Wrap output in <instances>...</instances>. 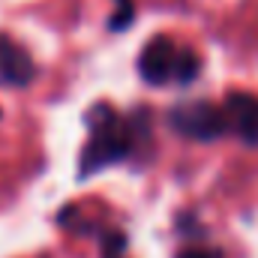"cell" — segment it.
Masks as SVG:
<instances>
[{
  "label": "cell",
  "instance_id": "ba28073f",
  "mask_svg": "<svg viewBox=\"0 0 258 258\" xmlns=\"http://www.w3.org/2000/svg\"><path fill=\"white\" fill-rule=\"evenodd\" d=\"M123 246H126L123 234H108V240H105V258H117L123 252Z\"/></svg>",
  "mask_w": 258,
  "mask_h": 258
},
{
  "label": "cell",
  "instance_id": "9c48e42d",
  "mask_svg": "<svg viewBox=\"0 0 258 258\" xmlns=\"http://www.w3.org/2000/svg\"><path fill=\"white\" fill-rule=\"evenodd\" d=\"M177 258H219V252H210V249H183Z\"/></svg>",
  "mask_w": 258,
  "mask_h": 258
},
{
  "label": "cell",
  "instance_id": "5b68a950",
  "mask_svg": "<svg viewBox=\"0 0 258 258\" xmlns=\"http://www.w3.org/2000/svg\"><path fill=\"white\" fill-rule=\"evenodd\" d=\"M33 75H36V66L30 60V54L18 42L0 33V81L21 87V84H30Z\"/></svg>",
  "mask_w": 258,
  "mask_h": 258
},
{
  "label": "cell",
  "instance_id": "8992f818",
  "mask_svg": "<svg viewBox=\"0 0 258 258\" xmlns=\"http://www.w3.org/2000/svg\"><path fill=\"white\" fill-rule=\"evenodd\" d=\"M198 54L195 51H177V66H174V78L180 81V84H189L195 75H198Z\"/></svg>",
  "mask_w": 258,
  "mask_h": 258
},
{
  "label": "cell",
  "instance_id": "3957f363",
  "mask_svg": "<svg viewBox=\"0 0 258 258\" xmlns=\"http://www.w3.org/2000/svg\"><path fill=\"white\" fill-rule=\"evenodd\" d=\"M177 51L171 39L156 36L147 42V48L138 57V72L147 84H165L168 78H174V66H177Z\"/></svg>",
  "mask_w": 258,
  "mask_h": 258
},
{
  "label": "cell",
  "instance_id": "7a4b0ae2",
  "mask_svg": "<svg viewBox=\"0 0 258 258\" xmlns=\"http://www.w3.org/2000/svg\"><path fill=\"white\" fill-rule=\"evenodd\" d=\"M171 123L180 135L195 138V141H213L228 129V117L222 108L210 102H189L171 111Z\"/></svg>",
  "mask_w": 258,
  "mask_h": 258
},
{
  "label": "cell",
  "instance_id": "277c9868",
  "mask_svg": "<svg viewBox=\"0 0 258 258\" xmlns=\"http://www.w3.org/2000/svg\"><path fill=\"white\" fill-rule=\"evenodd\" d=\"M225 117L243 144H258V96L252 93H231L225 99Z\"/></svg>",
  "mask_w": 258,
  "mask_h": 258
},
{
  "label": "cell",
  "instance_id": "52a82bcc",
  "mask_svg": "<svg viewBox=\"0 0 258 258\" xmlns=\"http://www.w3.org/2000/svg\"><path fill=\"white\" fill-rule=\"evenodd\" d=\"M117 6H120V12L111 15V30H126L132 24V3L129 0H117Z\"/></svg>",
  "mask_w": 258,
  "mask_h": 258
},
{
  "label": "cell",
  "instance_id": "6da1fadb",
  "mask_svg": "<svg viewBox=\"0 0 258 258\" xmlns=\"http://www.w3.org/2000/svg\"><path fill=\"white\" fill-rule=\"evenodd\" d=\"M87 123L93 129V135L81 153V174L84 177L93 171H102L105 165L126 159L129 150H132V132L108 105H96L87 114Z\"/></svg>",
  "mask_w": 258,
  "mask_h": 258
}]
</instances>
